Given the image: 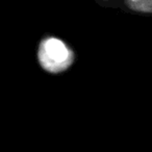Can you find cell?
I'll use <instances>...</instances> for the list:
<instances>
[{"mask_svg": "<svg viewBox=\"0 0 152 152\" xmlns=\"http://www.w3.org/2000/svg\"><path fill=\"white\" fill-rule=\"evenodd\" d=\"M73 59V52L58 39L48 38L41 43L39 61L46 71L50 73L65 71L71 66Z\"/></svg>", "mask_w": 152, "mask_h": 152, "instance_id": "cell-1", "label": "cell"}, {"mask_svg": "<svg viewBox=\"0 0 152 152\" xmlns=\"http://www.w3.org/2000/svg\"><path fill=\"white\" fill-rule=\"evenodd\" d=\"M129 10L137 13L152 14V0H124Z\"/></svg>", "mask_w": 152, "mask_h": 152, "instance_id": "cell-2", "label": "cell"}, {"mask_svg": "<svg viewBox=\"0 0 152 152\" xmlns=\"http://www.w3.org/2000/svg\"><path fill=\"white\" fill-rule=\"evenodd\" d=\"M103 1H105V0H103Z\"/></svg>", "mask_w": 152, "mask_h": 152, "instance_id": "cell-3", "label": "cell"}]
</instances>
